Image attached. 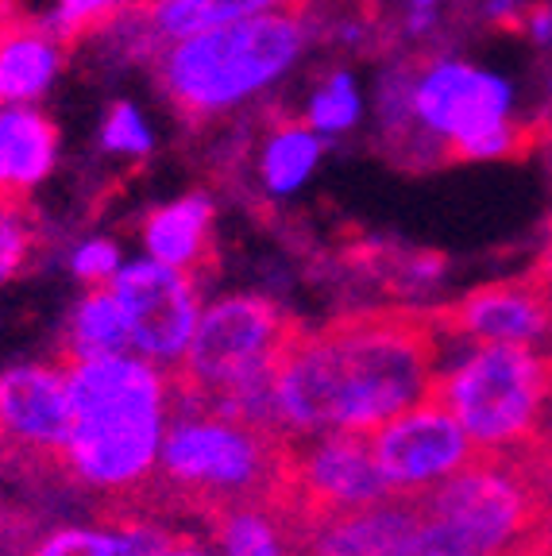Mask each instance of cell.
Returning a JSON list of instances; mask_svg holds the SVG:
<instances>
[{"label":"cell","instance_id":"1","mask_svg":"<svg viewBox=\"0 0 552 556\" xmlns=\"http://www.w3.org/2000/svg\"><path fill=\"white\" fill-rule=\"evenodd\" d=\"M440 329L429 309L379 305L305 329L275 375L278 417L290 433H375L425 402L437 375Z\"/></svg>","mask_w":552,"mask_h":556},{"label":"cell","instance_id":"2","mask_svg":"<svg viewBox=\"0 0 552 556\" xmlns=\"http://www.w3.org/2000/svg\"><path fill=\"white\" fill-rule=\"evenodd\" d=\"M293 437L209 406H171L155 476L101 514L198 521L243 503H283Z\"/></svg>","mask_w":552,"mask_h":556},{"label":"cell","instance_id":"3","mask_svg":"<svg viewBox=\"0 0 552 556\" xmlns=\"http://www.w3.org/2000/svg\"><path fill=\"white\" fill-rule=\"evenodd\" d=\"M66 371L70 426L66 483L121 503L155 476L171 414V371L124 352L54 359Z\"/></svg>","mask_w":552,"mask_h":556},{"label":"cell","instance_id":"4","mask_svg":"<svg viewBox=\"0 0 552 556\" xmlns=\"http://www.w3.org/2000/svg\"><path fill=\"white\" fill-rule=\"evenodd\" d=\"M302 332V317L275 298H221L201 313L186 356L166 367L171 406H209L240 421L286 429L275 402V375Z\"/></svg>","mask_w":552,"mask_h":556},{"label":"cell","instance_id":"5","mask_svg":"<svg viewBox=\"0 0 552 556\" xmlns=\"http://www.w3.org/2000/svg\"><path fill=\"white\" fill-rule=\"evenodd\" d=\"M302 47L305 16L278 9L186 35L163 47L147 66L155 70V81L174 116L186 128H201L275 81L302 54Z\"/></svg>","mask_w":552,"mask_h":556},{"label":"cell","instance_id":"6","mask_svg":"<svg viewBox=\"0 0 552 556\" xmlns=\"http://www.w3.org/2000/svg\"><path fill=\"white\" fill-rule=\"evenodd\" d=\"M456 417L479 452H522L537 441L552 402V348L475 344L425 394Z\"/></svg>","mask_w":552,"mask_h":556},{"label":"cell","instance_id":"7","mask_svg":"<svg viewBox=\"0 0 552 556\" xmlns=\"http://www.w3.org/2000/svg\"><path fill=\"white\" fill-rule=\"evenodd\" d=\"M387 495H394V491L375 464L372 433L321 429V433L293 437L283 506L298 521V530L310 521L328 518V514L379 503Z\"/></svg>","mask_w":552,"mask_h":556},{"label":"cell","instance_id":"8","mask_svg":"<svg viewBox=\"0 0 552 556\" xmlns=\"http://www.w3.org/2000/svg\"><path fill=\"white\" fill-rule=\"evenodd\" d=\"M70 426L66 371L54 359L0 371V460L32 479L66 483Z\"/></svg>","mask_w":552,"mask_h":556},{"label":"cell","instance_id":"9","mask_svg":"<svg viewBox=\"0 0 552 556\" xmlns=\"http://www.w3.org/2000/svg\"><path fill=\"white\" fill-rule=\"evenodd\" d=\"M109 287L116 290L128 317L131 348L143 359L171 367L186 356L193 329L201 321V282L186 270L159 260H139L116 270Z\"/></svg>","mask_w":552,"mask_h":556},{"label":"cell","instance_id":"10","mask_svg":"<svg viewBox=\"0 0 552 556\" xmlns=\"http://www.w3.org/2000/svg\"><path fill=\"white\" fill-rule=\"evenodd\" d=\"M372 452L394 495H422L479 456L464 426L429 399L375 429Z\"/></svg>","mask_w":552,"mask_h":556},{"label":"cell","instance_id":"11","mask_svg":"<svg viewBox=\"0 0 552 556\" xmlns=\"http://www.w3.org/2000/svg\"><path fill=\"white\" fill-rule=\"evenodd\" d=\"M440 337L467 344H534L552 348V294H544L529 275L502 278L456 302L432 305Z\"/></svg>","mask_w":552,"mask_h":556},{"label":"cell","instance_id":"12","mask_svg":"<svg viewBox=\"0 0 552 556\" xmlns=\"http://www.w3.org/2000/svg\"><path fill=\"white\" fill-rule=\"evenodd\" d=\"M267 9L283 12H305L313 0H136L128 16L121 20V43L131 59L151 62L163 47L178 43L186 35L209 31V27H225L236 20L260 16Z\"/></svg>","mask_w":552,"mask_h":556},{"label":"cell","instance_id":"13","mask_svg":"<svg viewBox=\"0 0 552 556\" xmlns=\"http://www.w3.org/2000/svg\"><path fill=\"white\" fill-rule=\"evenodd\" d=\"M422 521V495H387L302 526L298 556H398Z\"/></svg>","mask_w":552,"mask_h":556},{"label":"cell","instance_id":"14","mask_svg":"<svg viewBox=\"0 0 552 556\" xmlns=\"http://www.w3.org/2000/svg\"><path fill=\"white\" fill-rule=\"evenodd\" d=\"M147 252L174 270H186L198 282L216 275V240H213V198L190 193L171 205H159L143 220Z\"/></svg>","mask_w":552,"mask_h":556},{"label":"cell","instance_id":"15","mask_svg":"<svg viewBox=\"0 0 552 556\" xmlns=\"http://www.w3.org/2000/svg\"><path fill=\"white\" fill-rule=\"evenodd\" d=\"M171 521L143 514H101V526H62L24 548V556H151L174 538Z\"/></svg>","mask_w":552,"mask_h":556},{"label":"cell","instance_id":"16","mask_svg":"<svg viewBox=\"0 0 552 556\" xmlns=\"http://www.w3.org/2000/svg\"><path fill=\"white\" fill-rule=\"evenodd\" d=\"M221 556H298L302 530L283 503H243L205 521Z\"/></svg>","mask_w":552,"mask_h":556},{"label":"cell","instance_id":"17","mask_svg":"<svg viewBox=\"0 0 552 556\" xmlns=\"http://www.w3.org/2000/svg\"><path fill=\"white\" fill-rule=\"evenodd\" d=\"M59 124L39 109H0V182L32 190L54 166Z\"/></svg>","mask_w":552,"mask_h":556},{"label":"cell","instance_id":"18","mask_svg":"<svg viewBox=\"0 0 552 556\" xmlns=\"http://www.w3.org/2000/svg\"><path fill=\"white\" fill-rule=\"evenodd\" d=\"M267 136H263L260 151V174L271 193H290L305 182V174L313 170L321 155V139L313 136L310 121H298L286 109H267Z\"/></svg>","mask_w":552,"mask_h":556},{"label":"cell","instance_id":"19","mask_svg":"<svg viewBox=\"0 0 552 556\" xmlns=\"http://www.w3.org/2000/svg\"><path fill=\"white\" fill-rule=\"evenodd\" d=\"M124 348H131L128 317H124L116 290L104 282V287H89V294L78 302V309L70 317L66 340L54 352V359L113 356V352H124Z\"/></svg>","mask_w":552,"mask_h":556},{"label":"cell","instance_id":"20","mask_svg":"<svg viewBox=\"0 0 552 556\" xmlns=\"http://www.w3.org/2000/svg\"><path fill=\"white\" fill-rule=\"evenodd\" d=\"M340 255H344L348 267H360L363 275L382 282V290H425L444 270L440 252H414V248H398V243L382 240H363Z\"/></svg>","mask_w":552,"mask_h":556},{"label":"cell","instance_id":"21","mask_svg":"<svg viewBox=\"0 0 552 556\" xmlns=\"http://www.w3.org/2000/svg\"><path fill=\"white\" fill-rule=\"evenodd\" d=\"M35 232L39 225L32 220V190L0 182V282L27 267L35 255Z\"/></svg>","mask_w":552,"mask_h":556},{"label":"cell","instance_id":"22","mask_svg":"<svg viewBox=\"0 0 552 556\" xmlns=\"http://www.w3.org/2000/svg\"><path fill=\"white\" fill-rule=\"evenodd\" d=\"M136 0H59V12H54V31H59L62 47H78L81 39H93V35L116 27Z\"/></svg>","mask_w":552,"mask_h":556},{"label":"cell","instance_id":"23","mask_svg":"<svg viewBox=\"0 0 552 556\" xmlns=\"http://www.w3.org/2000/svg\"><path fill=\"white\" fill-rule=\"evenodd\" d=\"M398 556H491V553L475 538H467L460 526H452V521L422 514L417 530L406 538V545L398 548Z\"/></svg>","mask_w":552,"mask_h":556},{"label":"cell","instance_id":"24","mask_svg":"<svg viewBox=\"0 0 552 556\" xmlns=\"http://www.w3.org/2000/svg\"><path fill=\"white\" fill-rule=\"evenodd\" d=\"M360 113V97H355V86L348 74H328L325 86L313 93V104H310V116L305 121L313 124L317 131H344L348 124L355 121Z\"/></svg>","mask_w":552,"mask_h":556},{"label":"cell","instance_id":"25","mask_svg":"<svg viewBox=\"0 0 552 556\" xmlns=\"http://www.w3.org/2000/svg\"><path fill=\"white\" fill-rule=\"evenodd\" d=\"M101 131H104L101 139L109 151H131V155H147V151H151V136H147L143 121H139V113L128 101H116L113 109H109Z\"/></svg>","mask_w":552,"mask_h":556},{"label":"cell","instance_id":"26","mask_svg":"<svg viewBox=\"0 0 552 556\" xmlns=\"http://www.w3.org/2000/svg\"><path fill=\"white\" fill-rule=\"evenodd\" d=\"M121 270V255L109 240H93L86 248H78L74 255V275L86 282V287H104V282H113V275Z\"/></svg>","mask_w":552,"mask_h":556},{"label":"cell","instance_id":"27","mask_svg":"<svg viewBox=\"0 0 552 556\" xmlns=\"http://www.w3.org/2000/svg\"><path fill=\"white\" fill-rule=\"evenodd\" d=\"M522 452H526L529 468L541 479L544 495H549V503H552V402H549V414H544V426H541V433H537V441Z\"/></svg>","mask_w":552,"mask_h":556},{"label":"cell","instance_id":"28","mask_svg":"<svg viewBox=\"0 0 552 556\" xmlns=\"http://www.w3.org/2000/svg\"><path fill=\"white\" fill-rule=\"evenodd\" d=\"M526 275L534 278V282L544 290V294H552V220H549V228H544V243H541V252H537L534 267H529Z\"/></svg>","mask_w":552,"mask_h":556},{"label":"cell","instance_id":"29","mask_svg":"<svg viewBox=\"0 0 552 556\" xmlns=\"http://www.w3.org/2000/svg\"><path fill=\"white\" fill-rule=\"evenodd\" d=\"M151 556H213V553H205V545H201L193 533H174V538L166 541L163 548H155Z\"/></svg>","mask_w":552,"mask_h":556},{"label":"cell","instance_id":"30","mask_svg":"<svg viewBox=\"0 0 552 556\" xmlns=\"http://www.w3.org/2000/svg\"><path fill=\"white\" fill-rule=\"evenodd\" d=\"M510 556H552V548H522V553H510Z\"/></svg>","mask_w":552,"mask_h":556},{"label":"cell","instance_id":"31","mask_svg":"<svg viewBox=\"0 0 552 556\" xmlns=\"http://www.w3.org/2000/svg\"><path fill=\"white\" fill-rule=\"evenodd\" d=\"M414 4H437V0H414Z\"/></svg>","mask_w":552,"mask_h":556}]
</instances>
